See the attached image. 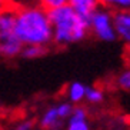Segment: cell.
<instances>
[{"label": "cell", "mask_w": 130, "mask_h": 130, "mask_svg": "<svg viewBox=\"0 0 130 130\" xmlns=\"http://www.w3.org/2000/svg\"><path fill=\"white\" fill-rule=\"evenodd\" d=\"M67 4L87 23L90 17L102 7L100 0H67Z\"/></svg>", "instance_id": "7"}, {"label": "cell", "mask_w": 130, "mask_h": 130, "mask_svg": "<svg viewBox=\"0 0 130 130\" xmlns=\"http://www.w3.org/2000/svg\"><path fill=\"white\" fill-rule=\"evenodd\" d=\"M100 6L103 9L115 12H124L130 10V0H100Z\"/></svg>", "instance_id": "11"}, {"label": "cell", "mask_w": 130, "mask_h": 130, "mask_svg": "<svg viewBox=\"0 0 130 130\" xmlns=\"http://www.w3.org/2000/svg\"><path fill=\"white\" fill-rule=\"evenodd\" d=\"M23 44L16 36L14 31L0 33V57L2 59H16L22 54Z\"/></svg>", "instance_id": "4"}, {"label": "cell", "mask_w": 130, "mask_h": 130, "mask_svg": "<svg viewBox=\"0 0 130 130\" xmlns=\"http://www.w3.org/2000/svg\"><path fill=\"white\" fill-rule=\"evenodd\" d=\"M129 53H130V43H129Z\"/></svg>", "instance_id": "19"}, {"label": "cell", "mask_w": 130, "mask_h": 130, "mask_svg": "<svg viewBox=\"0 0 130 130\" xmlns=\"http://www.w3.org/2000/svg\"><path fill=\"white\" fill-rule=\"evenodd\" d=\"M103 99H104V93L102 89L87 86V89H86V96H84V100L86 102H89L90 104H99L103 102Z\"/></svg>", "instance_id": "12"}, {"label": "cell", "mask_w": 130, "mask_h": 130, "mask_svg": "<svg viewBox=\"0 0 130 130\" xmlns=\"http://www.w3.org/2000/svg\"><path fill=\"white\" fill-rule=\"evenodd\" d=\"M37 4L40 7L46 9L47 12H50V10H54L61 6H66L67 0H37Z\"/></svg>", "instance_id": "15"}, {"label": "cell", "mask_w": 130, "mask_h": 130, "mask_svg": "<svg viewBox=\"0 0 130 130\" xmlns=\"http://www.w3.org/2000/svg\"><path fill=\"white\" fill-rule=\"evenodd\" d=\"M89 31L102 42H115L117 36L113 26V13L100 7L89 20Z\"/></svg>", "instance_id": "3"}, {"label": "cell", "mask_w": 130, "mask_h": 130, "mask_svg": "<svg viewBox=\"0 0 130 130\" xmlns=\"http://www.w3.org/2000/svg\"><path fill=\"white\" fill-rule=\"evenodd\" d=\"M117 84L119 87L124 89V90H130V69L123 70L117 77Z\"/></svg>", "instance_id": "16"}, {"label": "cell", "mask_w": 130, "mask_h": 130, "mask_svg": "<svg viewBox=\"0 0 130 130\" xmlns=\"http://www.w3.org/2000/svg\"><path fill=\"white\" fill-rule=\"evenodd\" d=\"M53 27V43L57 46H69L87 37L89 23L82 19L69 4L49 12Z\"/></svg>", "instance_id": "2"}, {"label": "cell", "mask_w": 130, "mask_h": 130, "mask_svg": "<svg viewBox=\"0 0 130 130\" xmlns=\"http://www.w3.org/2000/svg\"><path fill=\"white\" fill-rule=\"evenodd\" d=\"M7 2L9 7H12L13 10H22V9L37 6V0H7Z\"/></svg>", "instance_id": "14"}, {"label": "cell", "mask_w": 130, "mask_h": 130, "mask_svg": "<svg viewBox=\"0 0 130 130\" xmlns=\"http://www.w3.org/2000/svg\"><path fill=\"white\" fill-rule=\"evenodd\" d=\"M63 123H64V120L59 115L56 104L46 107L43 110V113L40 115V117H39V126L43 130H60Z\"/></svg>", "instance_id": "5"}, {"label": "cell", "mask_w": 130, "mask_h": 130, "mask_svg": "<svg viewBox=\"0 0 130 130\" xmlns=\"http://www.w3.org/2000/svg\"><path fill=\"white\" fill-rule=\"evenodd\" d=\"M10 130H33V122H30V120H22V122L16 123V126Z\"/></svg>", "instance_id": "17"}, {"label": "cell", "mask_w": 130, "mask_h": 130, "mask_svg": "<svg viewBox=\"0 0 130 130\" xmlns=\"http://www.w3.org/2000/svg\"><path fill=\"white\" fill-rule=\"evenodd\" d=\"M6 9H9V2L7 0H0V12H3Z\"/></svg>", "instance_id": "18"}, {"label": "cell", "mask_w": 130, "mask_h": 130, "mask_svg": "<svg viewBox=\"0 0 130 130\" xmlns=\"http://www.w3.org/2000/svg\"><path fill=\"white\" fill-rule=\"evenodd\" d=\"M113 26L117 39L122 42L130 43V10L113 13Z\"/></svg>", "instance_id": "6"}, {"label": "cell", "mask_w": 130, "mask_h": 130, "mask_svg": "<svg viewBox=\"0 0 130 130\" xmlns=\"http://www.w3.org/2000/svg\"><path fill=\"white\" fill-rule=\"evenodd\" d=\"M47 52V49L44 47H39V46H24L23 50H22V57L24 59H37L42 57L43 54Z\"/></svg>", "instance_id": "13"}, {"label": "cell", "mask_w": 130, "mask_h": 130, "mask_svg": "<svg viewBox=\"0 0 130 130\" xmlns=\"http://www.w3.org/2000/svg\"><path fill=\"white\" fill-rule=\"evenodd\" d=\"M86 89L87 86L83 83V82L74 80L67 86L66 89V96H67V102L72 104H77L82 103L84 100V96H86Z\"/></svg>", "instance_id": "9"}, {"label": "cell", "mask_w": 130, "mask_h": 130, "mask_svg": "<svg viewBox=\"0 0 130 130\" xmlns=\"http://www.w3.org/2000/svg\"><path fill=\"white\" fill-rule=\"evenodd\" d=\"M14 20H16V10H13L12 7L0 12V33L14 31Z\"/></svg>", "instance_id": "10"}, {"label": "cell", "mask_w": 130, "mask_h": 130, "mask_svg": "<svg viewBox=\"0 0 130 130\" xmlns=\"http://www.w3.org/2000/svg\"><path fill=\"white\" fill-rule=\"evenodd\" d=\"M66 130H90V123L87 120V110L84 107H74L67 122Z\"/></svg>", "instance_id": "8"}, {"label": "cell", "mask_w": 130, "mask_h": 130, "mask_svg": "<svg viewBox=\"0 0 130 130\" xmlns=\"http://www.w3.org/2000/svg\"><path fill=\"white\" fill-rule=\"evenodd\" d=\"M14 33L23 46H39L49 49L53 44V27L49 12L40 6L16 10Z\"/></svg>", "instance_id": "1"}]
</instances>
